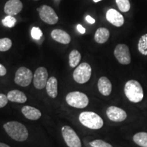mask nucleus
<instances>
[{"mask_svg": "<svg viewBox=\"0 0 147 147\" xmlns=\"http://www.w3.org/2000/svg\"><path fill=\"white\" fill-rule=\"evenodd\" d=\"M11 138L18 142H23L28 138L29 132L26 127L17 121H10L3 125Z\"/></svg>", "mask_w": 147, "mask_h": 147, "instance_id": "1", "label": "nucleus"}, {"mask_svg": "<svg viewBox=\"0 0 147 147\" xmlns=\"http://www.w3.org/2000/svg\"><path fill=\"white\" fill-rule=\"evenodd\" d=\"M124 93L127 98L132 103H139L144 98L142 87L136 80H128L125 84Z\"/></svg>", "mask_w": 147, "mask_h": 147, "instance_id": "2", "label": "nucleus"}, {"mask_svg": "<svg viewBox=\"0 0 147 147\" xmlns=\"http://www.w3.org/2000/svg\"><path fill=\"white\" fill-rule=\"evenodd\" d=\"M78 119L82 125L91 129H100L104 125L102 117L93 112H82L79 115Z\"/></svg>", "mask_w": 147, "mask_h": 147, "instance_id": "3", "label": "nucleus"}, {"mask_svg": "<svg viewBox=\"0 0 147 147\" xmlns=\"http://www.w3.org/2000/svg\"><path fill=\"white\" fill-rule=\"evenodd\" d=\"M65 100L69 106L76 108H86L89 102L87 95L80 91H73L69 93L66 95Z\"/></svg>", "mask_w": 147, "mask_h": 147, "instance_id": "4", "label": "nucleus"}, {"mask_svg": "<svg viewBox=\"0 0 147 147\" xmlns=\"http://www.w3.org/2000/svg\"><path fill=\"white\" fill-rule=\"evenodd\" d=\"M92 69L88 63H82L76 67L73 72V78L77 83L84 84L90 80Z\"/></svg>", "mask_w": 147, "mask_h": 147, "instance_id": "5", "label": "nucleus"}, {"mask_svg": "<svg viewBox=\"0 0 147 147\" xmlns=\"http://www.w3.org/2000/svg\"><path fill=\"white\" fill-rule=\"evenodd\" d=\"M61 134L68 147H82L80 138L71 127L63 126L61 129Z\"/></svg>", "mask_w": 147, "mask_h": 147, "instance_id": "6", "label": "nucleus"}, {"mask_svg": "<svg viewBox=\"0 0 147 147\" xmlns=\"http://www.w3.org/2000/svg\"><path fill=\"white\" fill-rule=\"evenodd\" d=\"M34 75L30 69L25 67H21L16 71L14 82L21 87H27L32 82Z\"/></svg>", "mask_w": 147, "mask_h": 147, "instance_id": "7", "label": "nucleus"}, {"mask_svg": "<svg viewBox=\"0 0 147 147\" xmlns=\"http://www.w3.org/2000/svg\"><path fill=\"white\" fill-rule=\"evenodd\" d=\"M37 10L39 12L40 18L42 21L49 24L55 25L59 21V17L55 11L47 5H43L38 8Z\"/></svg>", "mask_w": 147, "mask_h": 147, "instance_id": "8", "label": "nucleus"}, {"mask_svg": "<svg viewBox=\"0 0 147 147\" xmlns=\"http://www.w3.org/2000/svg\"><path fill=\"white\" fill-rule=\"evenodd\" d=\"M115 57L119 63L128 65L131 63V54L129 47L125 44H119L115 47L114 51Z\"/></svg>", "mask_w": 147, "mask_h": 147, "instance_id": "9", "label": "nucleus"}, {"mask_svg": "<svg viewBox=\"0 0 147 147\" xmlns=\"http://www.w3.org/2000/svg\"><path fill=\"white\" fill-rule=\"evenodd\" d=\"M48 74L47 69L44 67H40L36 69L34 74V87L38 89H43L46 87L48 81Z\"/></svg>", "mask_w": 147, "mask_h": 147, "instance_id": "10", "label": "nucleus"}, {"mask_svg": "<svg viewBox=\"0 0 147 147\" xmlns=\"http://www.w3.org/2000/svg\"><path fill=\"white\" fill-rule=\"evenodd\" d=\"M106 115L108 118L114 122H123L127 119V113L122 108L117 106H110L106 110Z\"/></svg>", "mask_w": 147, "mask_h": 147, "instance_id": "11", "label": "nucleus"}, {"mask_svg": "<svg viewBox=\"0 0 147 147\" xmlns=\"http://www.w3.org/2000/svg\"><path fill=\"white\" fill-rule=\"evenodd\" d=\"M23 3L20 0H9L4 5V12L10 16L18 14L23 9Z\"/></svg>", "mask_w": 147, "mask_h": 147, "instance_id": "12", "label": "nucleus"}, {"mask_svg": "<svg viewBox=\"0 0 147 147\" xmlns=\"http://www.w3.org/2000/svg\"><path fill=\"white\" fill-rule=\"evenodd\" d=\"M106 19L114 26L119 27L124 24L123 16L115 9H110L106 12Z\"/></svg>", "mask_w": 147, "mask_h": 147, "instance_id": "13", "label": "nucleus"}, {"mask_svg": "<svg viewBox=\"0 0 147 147\" xmlns=\"http://www.w3.org/2000/svg\"><path fill=\"white\" fill-rule=\"evenodd\" d=\"M97 87L101 94L104 96H108L111 94L113 86L111 82L107 77L102 76L97 82Z\"/></svg>", "mask_w": 147, "mask_h": 147, "instance_id": "14", "label": "nucleus"}, {"mask_svg": "<svg viewBox=\"0 0 147 147\" xmlns=\"http://www.w3.org/2000/svg\"><path fill=\"white\" fill-rule=\"evenodd\" d=\"M51 35L53 39L59 43L67 45L71 41L70 36L65 31L61 30V29H54L51 32Z\"/></svg>", "mask_w": 147, "mask_h": 147, "instance_id": "15", "label": "nucleus"}, {"mask_svg": "<svg viewBox=\"0 0 147 147\" xmlns=\"http://www.w3.org/2000/svg\"><path fill=\"white\" fill-rule=\"evenodd\" d=\"M21 112L25 118L32 121L38 120L42 116L41 112L39 110L30 106H23L21 109Z\"/></svg>", "mask_w": 147, "mask_h": 147, "instance_id": "16", "label": "nucleus"}, {"mask_svg": "<svg viewBox=\"0 0 147 147\" xmlns=\"http://www.w3.org/2000/svg\"><path fill=\"white\" fill-rule=\"evenodd\" d=\"M58 82L57 78L54 76H51L47 81L46 90L47 94L52 98H56L58 95Z\"/></svg>", "mask_w": 147, "mask_h": 147, "instance_id": "17", "label": "nucleus"}, {"mask_svg": "<svg viewBox=\"0 0 147 147\" xmlns=\"http://www.w3.org/2000/svg\"><path fill=\"white\" fill-rule=\"evenodd\" d=\"M7 97L10 102L19 103V104L25 103L27 100L26 95L23 92L18 90H12L9 91L7 94Z\"/></svg>", "mask_w": 147, "mask_h": 147, "instance_id": "18", "label": "nucleus"}, {"mask_svg": "<svg viewBox=\"0 0 147 147\" xmlns=\"http://www.w3.org/2000/svg\"><path fill=\"white\" fill-rule=\"evenodd\" d=\"M110 32L105 27H100L97 29L94 36L95 41L98 44H104L109 39Z\"/></svg>", "mask_w": 147, "mask_h": 147, "instance_id": "19", "label": "nucleus"}, {"mask_svg": "<svg viewBox=\"0 0 147 147\" xmlns=\"http://www.w3.org/2000/svg\"><path fill=\"white\" fill-rule=\"evenodd\" d=\"M134 142L140 147H147V132H138L133 137Z\"/></svg>", "mask_w": 147, "mask_h": 147, "instance_id": "20", "label": "nucleus"}, {"mask_svg": "<svg viewBox=\"0 0 147 147\" xmlns=\"http://www.w3.org/2000/svg\"><path fill=\"white\" fill-rule=\"evenodd\" d=\"M81 60V54L77 50L71 51L69 55V64L71 67H75Z\"/></svg>", "mask_w": 147, "mask_h": 147, "instance_id": "21", "label": "nucleus"}, {"mask_svg": "<svg viewBox=\"0 0 147 147\" xmlns=\"http://www.w3.org/2000/svg\"><path fill=\"white\" fill-rule=\"evenodd\" d=\"M138 49L142 55H147V34L143 35L140 38L138 44Z\"/></svg>", "mask_w": 147, "mask_h": 147, "instance_id": "22", "label": "nucleus"}, {"mask_svg": "<svg viewBox=\"0 0 147 147\" xmlns=\"http://www.w3.org/2000/svg\"><path fill=\"white\" fill-rule=\"evenodd\" d=\"M117 6L122 12H127L130 10L131 5L129 0H116Z\"/></svg>", "mask_w": 147, "mask_h": 147, "instance_id": "23", "label": "nucleus"}, {"mask_svg": "<svg viewBox=\"0 0 147 147\" xmlns=\"http://www.w3.org/2000/svg\"><path fill=\"white\" fill-rule=\"evenodd\" d=\"M12 40L9 38H4L0 39V51H1V52L8 51L12 47Z\"/></svg>", "mask_w": 147, "mask_h": 147, "instance_id": "24", "label": "nucleus"}, {"mask_svg": "<svg viewBox=\"0 0 147 147\" xmlns=\"http://www.w3.org/2000/svg\"><path fill=\"white\" fill-rule=\"evenodd\" d=\"M16 19L12 16H7L2 20V24L5 27L12 28L16 25Z\"/></svg>", "mask_w": 147, "mask_h": 147, "instance_id": "25", "label": "nucleus"}, {"mask_svg": "<svg viewBox=\"0 0 147 147\" xmlns=\"http://www.w3.org/2000/svg\"><path fill=\"white\" fill-rule=\"evenodd\" d=\"M90 145L92 147H113L109 143L105 142L102 140H95L90 142Z\"/></svg>", "mask_w": 147, "mask_h": 147, "instance_id": "26", "label": "nucleus"}, {"mask_svg": "<svg viewBox=\"0 0 147 147\" xmlns=\"http://www.w3.org/2000/svg\"><path fill=\"white\" fill-rule=\"evenodd\" d=\"M31 35H32L33 39L38 40L41 38L42 35H43V33H42V30L39 27H34L32 29V31H31Z\"/></svg>", "mask_w": 147, "mask_h": 147, "instance_id": "27", "label": "nucleus"}, {"mask_svg": "<svg viewBox=\"0 0 147 147\" xmlns=\"http://www.w3.org/2000/svg\"><path fill=\"white\" fill-rule=\"evenodd\" d=\"M8 102V99L7 97V95L3 94V93H0V108L6 106Z\"/></svg>", "mask_w": 147, "mask_h": 147, "instance_id": "28", "label": "nucleus"}, {"mask_svg": "<svg viewBox=\"0 0 147 147\" xmlns=\"http://www.w3.org/2000/svg\"><path fill=\"white\" fill-rule=\"evenodd\" d=\"M7 69L3 65L0 63V76H3L6 74Z\"/></svg>", "mask_w": 147, "mask_h": 147, "instance_id": "29", "label": "nucleus"}, {"mask_svg": "<svg viewBox=\"0 0 147 147\" xmlns=\"http://www.w3.org/2000/svg\"><path fill=\"white\" fill-rule=\"evenodd\" d=\"M77 30H78V32H80V34H85V32H86L85 28H84V27H82L81 25H77Z\"/></svg>", "mask_w": 147, "mask_h": 147, "instance_id": "30", "label": "nucleus"}, {"mask_svg": "<svg viewBox=\"0 0 147 147\" xmlns=\"http://www.w3.org/2000/svg\"><path fill=\"white\" fill-rule=\"evenodd\" d=\"M86 20H87V21L90 24H94L95 23V20L94 18H92L91 16L89 15H87L86 16Z\"/></svg>", "mask_w": 147, "mask_h": 147, "instance_id": "31", "label": "nucleus"}, {"mask_svg": "<svg viewBox=\"0 0 147 147\" xmlns=\"http://www.w3.org/2000/svg\"><path fill=\"white\" fill-rule=\"evenodd\" d=\"M0 147H10V146H8V145L4 144V143L0 142Z\"/></svg>", "mask_w": 147, "mask_h": 147, "instance_id": "32", "label": "nucleus"}, {"mask_svg": "<svg viewBox=\"0 0 147 147\" xmlns=\"http://www.w3.org/2000/svg\"><path fill=\"white\" fill-rule=\"evenodd\" d=\"M102 1V0H93V1H94V2H95V3L99 2V1Z\"/></svg>", "mask_w": 147, "mask_h": 147, "instance_id": "33", "label": "nucleus"}, {"mask_svg": "<svg viewBox=\"0 0 147 147\" xmlns=\"http://www.w3.org/2000/svg\"><path fill=\"white\" fill-rule=\"evenodd\" d=\"M36 1H38V0H36Z\"/></svg>", "mask_w": 147, "mask_h": 147, "instance_id": "34", "label": "nucleus"}]
</instances>
